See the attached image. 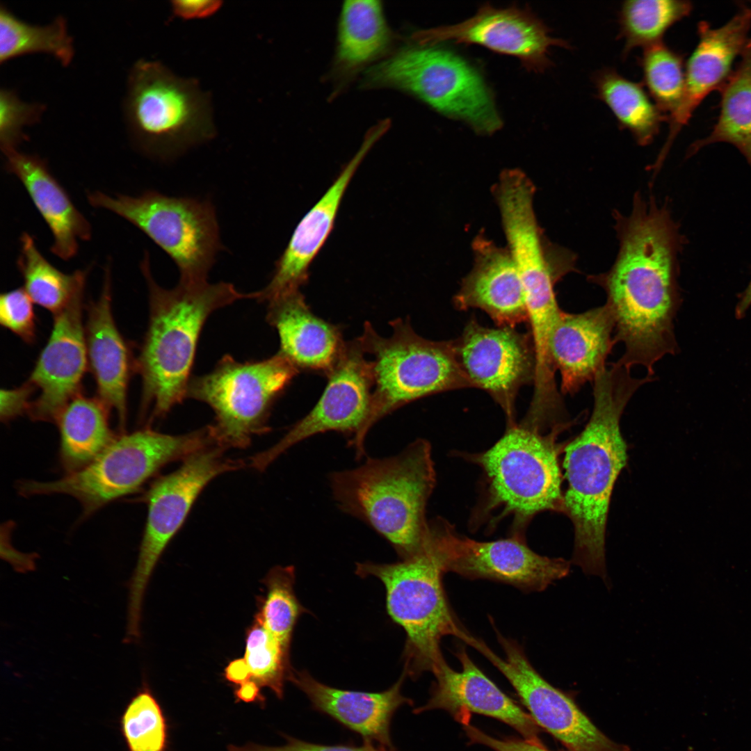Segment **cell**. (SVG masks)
Returning <instances> with one entry per match:
<instances>
[{
	"label": "cell",
	"mask_w": 751,
	"mask_h": 751,
	"mask_svg": "<svg viewBox=\"0 0 751 751\" xmlns=\"http://www.w3.org/2000/svg\"><path fill=\"white\" fill-rule=\"evenodd\" d=\"M284 737L287 740V743L283 746L268 747L249 743L241 747L230 745L228 746V750L229 751H393L382 747L378 748L373 747L371 743H366L362 746L326 745L302 741L286 735Z\"/></svg>",
	"instance_id": "cell-42"
},
{
	"label": "cell",
	"mask_w": 751,
	"mask_h": 751,
	"mask_svg": "<svg viewBox=\"0 0 751 751\" xmlns=\"http://www.w3.org/2000/svg\"><path fill=\"white\" fill-rule=\"evenodd\" d=\"M430 538L443 572L469 579H487L541 591L570 571L569 561L539 555L518 537L480 542L437 522L430 524Z\"/></svg>",
	"instance_id": "cell-14"
},
{
	"label": "cell",
	"mask_w": 751,
	"mask_h": 751,
	"mask_svg": "<svg viewBox=\"0 0 751 751\" xmlns=\"http://www.w3.org/2000/svg\"><path fill=\"white\" fill-rule=\"evenodd\" d=\"M460 366L472 387L487 391L503 409L508 426L515 423L519 390L533 383L535 352L530 331L487 328L471 318L454 340Z\"/></svg>",
	"instance_id": "cell-17"
},
{
	"label": "cell",
	"mask_w": 751,
	"mask_h": 751,
	"mask_svg": "<svg viewBox=\"0 0 751 751\" xmlns=\"http://www.w3.org/2000/svg\"><path fill=\"white\" fill-rule=\"evenodd\" d=\"M150 266L145 252L140 269L149 289L150 318L135 369L142 378V413L150 409L155 419L186 398L197 341L209 316L255 294L241 293L224 282H179L166 289L154 281Z\"/></svg>",
	"instance_id": "cell-3"
},
{
	"label": "cell",
	"mask_w": 751,
	"mask_h": 751,
	"mask_svg": "<svg viewBox=\"0 0 751 751\" xmlns=\"http://www.w3.org/2000/svg\"><path fill=\"white\" fill-rule=\"evenodd\" d=\"M261 582L266 587V595L257 600L258 612L255 618L290 652L293 629L299 617L306 611L294 592L295 568L274 567Z\"/></svg>",
	"instance_id": "cell-36"
},
{
	"label": "cell",
	"mask_w": 751,
	"mask_h": 751,
	"mask_svg": "<svg viewBox=\"0 0 751 751\" xmlns=\"http://www.w3.org/2000/svg\"><path fill=\"white\" fill-rule=\"evenodd\" d=\"M620 248L606 273L590 282L606 293L615 322V339L624 346L616 362L642 366L654 376V365L679 350L675 318L681 305L678 255L684 236L666 206L636 195L629 216L616 214Z\"/></svg>",
	"instance_id": "cell-1"
},
{
	"label": "cell",
	"mask_w": 751,
	"mask_h": 751,
	"mask_svg": "<svg viewBox=\"0 0 751 751\" xmlns=\"http://www.w3.org/2000/svg\"><path fill=\"white\" fill-rule=\"evenodd\" d=\"M631 369L609 364L592 382L593 408L583 430L565 448L567 488L562 512L574 531L572 563L586 574L607 578L605 534L613 486L626 465L620 421L637 390L655 380L633 378Z\"/></svg>",
	"instance_id": "cell-2"
},
{
	"label": "cell",
	"mask_w": 751,
	"mask_h": 751,
	"mask_svg": "<svg viewBox=\"0 0 751 751\" xmlns=\"http://www.w3.org/2000/svg\"><path fill=\"white\" fill-rule=\"evenodd\" d=\"M129 135L144 152L168 158L216 135L211 99L193 78L140 59L131 67L123 104Z\"/></svg>",
	"instance_id": "cell-7"
},
{
	"label": "cell",
	"mask_w": 751,
	"mask_h": 751,
	"mask_svg": "<svg viewBox=\"0 0 751 751\" xmlns=\"http://www.w3.org/2000/svg\"><path fill=\"white\" fill-rule=\"evenodd\" d=\"M35 388L28 382L14 389L1 390L0 417L3 422L27 414L31 403L30 400Z\"/></svg>",
	"instance_id": "cell-44"
},
{
	"label": "cell",
	"mask_w": 751,
	"mask_h": 751,
	"mask_svg": "<svg viewBox=\"0 0 751 751\" xmlns=\"http://www.w3.org/2000/svg\"><path fill=\"white\" fill-rule=\"evenodd\" d=\"M751 306V277L745 289L740 293L735 307V317L743 318Z\"/></svg>",
	"instance_id": "cell-49"
},
{
	"label": "cell",
	"mask_w": 751,
	"mask_h": 751,
	"mask_svg": "<svg viewBox=\"0 0 751 751\" xmlns=\"http://www.w3.org/2000/svg\"><path fill=\"white\" fill-rule=\"evenodd\" d=\"M225 679L239 686L251 679V674L244 658L236 659L230 661L225 669Z\"/></svg>",
	"instance_id": "cell-47"
},
{
	"label": "cell",
	"mask_w": 751,
	"mask_h": 751,
	"mask_svg": "<svg viewBox=\"0 0 751 751\" xmlns=\"http://www.w3.org/2000/svg\"><path fill=\"white\" fill-rule=\"evenodd\" d=\"M15 523L12 521L2 524L1 527V554L4 559L10 561L17 571L32 570L35 567V554H23L16 551L10 544L11 531Z\"/></svg>",
	"instance_id": "cell-46"
},
{
	"label": "cell",
	"mask_w": 751,
	"mask_h": 751,
	"mask_svg": "<svg viewBox=\"0 0 751 751\" xmlns=\"http://www.w3.org/2000/svg\"><path fill=\"white\" fill-rule=\"evenodd\" d=\"M6 168L22 182L53 235L51 251L68 260L79 249V240L91 238V227L76 209L47 163L33 154L13 150L4 153Z\"/></svg>",
	"instance_id": "cell-28"
},
{
	"label": "cell",
	"mask_w": 751,
	"mask_h": 751,
	"mask_svg": "<svg viewBox=\"0 0 751 751\" xmlns=\"http://www.w3.org/2000/svg\"><path fill=\"white\" fill-rule=\"evenodd\" d=\"M443 571L428 534L416 554L395 563H357L356 574L380 579L386 589L388 614L405 631V673L417 677L444 659L440 641L470 635L457 621L443 588Z\"/></svg>",
	"instance_id": "cell-8"
},
{
	"label": "cell",
	"mask_w": 751,
	"mask_h": 751,
	"mask_svg": "<svg viewBox=\"0 0 751 751\" xmlns=\"http://www.w3.org/2000/svg\"><path fill=\"white\" fill-rule=\"evenodd\" d=\"M456 656L461 670L452 669L444 659L438 663L432 670L435 682L430 698L414 712L443 709L463 725H469L471 713L482 714L508 725L527 741L542 743L539 727L531 715L476 665L465 648L458 649Z\"/></svg>",
	"instance_id": "cell-20"
},
{
	"label": "cell",
	"mask_w": 751,
	"mask_h": 751,
	"mask_svg": "<svg viewBox=\"0 0 751 751\" xmlns=\"http://www.w3.org/2000/svg\"><path fill=\"white\" fill-rule=\"evenodd\" d=\"M226 449L209 445L189 455L175 471L156 479L142 495L147 517L136 565L128 582L127 629L140 631L142 607L153 571L165 549L180 529L193 503L216 476L243 467L224 456Z\"/></svg>",
	"instance_id": "cell-13"
},
{
	"label": "cell",
	"mask_w": 751,
	"mask_h": 751,
	"mask_svg": "<svg viewBox=\"0 0 751 751\" xmlns=\"http://www.w3.org/2000/svg\"><path fill=\"white\" fill-rule=\"evenodd\" d=\"M593 79L597 97L609 108L620 127L628 130L638 145L650 144L668 118L645 88L612 68L597 72Z\"/></svg>",
	"instance_id": "cell-31"
},
{
	"label": "cell",
	"mask_w": 751,
	"mask_h": 751,
	"mask_svg": "<svg viewBox=\"0 0 751 751\" xmlns=\"http://www.w3.org/2000/svg\"><path fill=\"white\" fill-rule=\"evenodd\" d=\"M380 136L373 132L360 150L316 205L302 218L295 229L283 254L277 261L274 274L256 299L270 300L292 291L299 290L308 277V268L330 233L344 193L356 169L366 152Z\"/></svg>",
	"instance_id": "cell-24"
},
{
	"label": "cell",
	"mask_w": 751,
	"mask_h": 751,
	"mask_svg": "<svg viewBox=\"0 0 751 751\" xmlns=\"http://www.w3.org/2000/svg\"><path fill=\"white\" fill-rule=\"evenodd\" d=\"M17 268L24 290L33 302L56 315L79 293L84 292L88 271L65 273L53 266L38 250L33 237L24 232L19 239Z\"/></svg>",
	"instance_id": "cell-33"
},
{
	"label": "cell",
	"mask_w": 751,
	"mask_h": 751,
	"mask_svg": "<svg viewBox=\"0 0 751 751\" xmlns=\"http://www.w3.org/2000/svg\"><path fill=\"white\" fill-rule=\"evenodd\" d=\"M268 302L266 319L277 331L278 352L299 371L327 376L345 347L341 328L316 316L299 290Z\"/></svg>",
	"instance_id": "cell-25"
},
{
	"label": "cell",
	"mask_w": 751,
	"mask_h": 751,
	"mask_svg": "<svg viewBox=\"0 0 751 751\" xmlns=\"http://www.w3.org/2000/svg\"><path fill=\"white\" fill-rule=\"evenodd\" d=\"M120 729L128 751H165L166 719L146 683L131 698L120 718Z\"/></svg>",
	"instance_id": "cell-38"
},
{
	"label": "cell",
	"mask_w": 751,
	"mask_h": 751,
	"mask_svg": "<svg viewBox=\"0 0 751 751\" xmlns=\"http://www.w3.org/2000/svg\"><path fill=\"white\" fill-rule=\"evenodd\" d=\"M720 110L712 131L692 144L688 156L715 143L736 147L751 168V40L741 54L737 67L720 88Z\"/></svg>",
	"instance_id": "cell-32"
},
{
	"label": "cell",
	"mask_w": 751,
	"mask_h": 751,
	"mask_svg": "<svg viewBox=\"0 0 751 751\" xmlns=\"http://www.w3.org/2000/svg\"><path fill=\"white\" fill-rule=\"evenodd\" d=\"M84 292L54 315L49 338L27 382L40 391L27 414L33 421L55 423L65 407L81 394L88 354L83 323Z\"/></svg>",
	"instance_id": "cell-19"
},
{
	"label": "cell",
	"mask_w": 751,
	"mask_h": 751,
	"mask_svg": "<svg viewBox=\"0 0 751 751\" xmlns=\"http://www.w3.org/2000/svg\"><path fill=\"white\" fill-rule=\"evenodd\" d=\"M639 61L646 90L668 118L679 106L684 93L682 56L661 42L644 48Z\"/></svg>",
	"instance_id": "cell-37"
},
{
	"label": "cell",
	"mask_w": 751,
	"mask_h": 751,
	"mask_svg": "<svg viewBox=\"0 0 751 751\" xmlns=\"http://www.w3.org/2000/svg\"><path fill=\"white\" fill-rule=\"evenodd\" d=\"M357 339L346 342L321 398L303 418L274 445L250 458V465L264 470L293 446L314 435L335 431L355 436L368 417L373 389L371 360Z\"/></svg>",
	"instance_id": "cell-16"
},
{
	"label": "cell",
	"mask_w": 751,
	"mask_h": 751,
	"mask_svg": "<svg viewBox=\"0 0 751 751\" xmlns=\"http://www.w3.org/2000/svg\"><path fill=\"white\" fill-rule=\"evenodd\" d=\"M568 425L561 423L544 434L515 423L490 449L471 456L486 478L489 511L512 515L519 524L540 512L562 511L556 440Z\"/></svg>",
	"instance_id": "cell-10"
},
{
	"label": "cell",
	"mask_w": 751,
	"mask_h": 751,
	"mask_svg": "<svg viewBox=\"0 0 751 751\" xmlns=\"http://www.w3.org/2000/svg\"><path fill=\"white\" fill-rule=\"evenodd\" d=\"M213 444L208 428L172 435L150 428L118 435L94 461L83 469L48 482H18L20 495L61 494L79 501L82 517L108 503L134 493L162 467Z\"/></svg>",
	"instance_id": "cell-6"
},
{
	"label": "cell",
	"mask_w": 751,
	"mask_h": 751,
	"mask_svg": "<svg viewBox=\"0 0 751 751\" xmlns=\"http://www.w3.org/2000/svg\"><path fill=\"white\" fill-rule=\"evenodd\" d=\"M389 337L378 334L366 321L357 339L371 360L373 389L370 410L360 432L348 440L357 459L364 442L381 419L405 405L435 394L473 387L459 362L454 340L432 341L417 334L409 321L389 322Z\"/></svg>",
	"instance_id": "cell-5"
},
{
	"label": "cell",
	"mask_w": 751,
	"mask_h": 751,
	"mask_svg": "<svg viewBox=\"0 0 751 751\" xmlns=\"http://www.w3.org/2000/svg\"><path fill=\"white\" fill-rule=\"evenodd\" d=\"M617 344L613 316L604 304L580 313L562 312L549 346L551 360L560 376V391L574 396L592 382Z\"/></svg>",
	"instance_id": "cell-23"
},
{
	"label": "cell",
	"mask_w": 751,
	"mask_h": 751,
	"mask_svg": "<svg viewBox=\"0 0 751 751\" xmlns=\"http://www.w3.org/2000/svg\"><path fill=\"white\" fill-rule=\"evenodd\" d=\"M111 302V273L107 265L101 295L88 309L85 327L87 354L97 385V398L110 411H115L121 433L124 434L127 389L133 362L129 346L114 321Z\"/></svg>",
	"instance_id": "cell-26"
},
{
	"label": "cell",
	"mask_w": 751,
	"mask_h": 751,
	"mask_svg": "<svg viewBox=\"0 0 751 751\" xmlns=\"http://www.w3.org/2000/svg\"><path fill=\"white\" fill-rule=\"evenodd\" d=\"M750 28L751 9L745 6L719 28H711L706 22H699V41L687 60L682 99L668 118V135L658 163L663 162L676 136L703 99L725 83L732 72L734 61L749 40Z\"/></svg>",
	"instance_id": "cell-21"
},
{
	"label": "cell",
	"mask_w": 751,
	"mask_h": 751,
	"mask_svg": "<svg viewBox=\"0 0 751 751\" xmlns=\"http://www.w3.org/2000/svg\"><path fill=\"white\" fill-rule=\"evenodd\" d=\"M90 205L108 210L140 229L176 264L183 284L207 282L221 249L214 207L208 200L147 191L137 197L88 194Z\"/></svg>",
	"instance_id": "cell-12"
},
{
	"label": "cell",
	"mask_w": 751,
	"mask_h": 751,
	"mask_svg": "<svg viewBox=\"0 0 751 751\" xmlns=\"http://www.w3.org/2000/svg\"><path fill=\"white\" fill-rule=\"evenodd\" d=\"M474 265L453 298L458 309H480L499 327L528 322L522 279L508 249L484 234L473 240Z\"/></svg>",
	"instance_id": "cell-22"
},
{
	"label": "cell",
	"mask_w": 751,
	"mask_h": 751,
	"mask_svg": "<svg viewBox=\"0 0 751 751\" xmlns=\"http://www.w3.org/2000/svg\"><path fill=\"white\" fill-rule=\"evenodd\" d=\"M328 483L339 509L376 531L401 559L425 544L426 507L435 484L428 441L416 439L395 455L368 457L357 467L331 472Z\"/></svg>",
	"instance_id": "cell-4"
},
{
	"label": "cell",
	"mask_w": 751,
	"mask_h": 751,
	"mask_svg": "<svg viewBox=\"0 0 751 751\" xmlns=\"http://www.w3.org/2000/svg\"><path fill=\"white\" fill-rule=\"evenodd\" d=\"M339 22L337 59L344 70L376 60L389 45L391 33L380 1H344Z\"/></svg>",
	"instance_id": "cell-30"
},
{
	"label": "cell",
	"mask_w": 751,
	"mask_h": 751,
	"mask_svg": "<svg viewBox=\"0 0 751 751\" xmlns=\"http://www.w3.org/2000/svg\"><path fill=\"white\" fill-rule=\"evenodd\" d=\"M463 729L472 743L487 746L494 751H550L542 743H535L524 738H494L471 725L464 726Z\"/></svg>",
	"instance_id": "cell-43"
},
{
	"label": "cell",
	"mask_w": 751,
	"mask_h": 751,
	"mask_svg": "<svg viewBox=\"0 0 751 751\" xmlns=\"http://www.w3.org/2000/svg\"><path fill=\"white\" fill-rule=\"evenodd\" d=\"M690 1L681 0H628L619 12L620 37L624 40L623 55L633 48L643 49L663 42L665 32L689 15Z\"/></svg>",
	"instance_id": "cell-35"
},
{
	"label": "cell",
	"mask_w": 751,
	"mask_h": 751,
	"mask_svg": "<svg viewBox=\"0 0 751 751\" xmlns=\"http://www.w3.org/2000/svg\"><path fill=\"white\" fill-rule=\"evenodd\" d=\"M299 371L281 353L261 361L241 362L224 355L209 373L191 378L186 398L207 404L215 414L208 426L218 446L245 448L266 433L276 400Z\"/></svg>",
	"instance_id": "cell-11"
},
{
	"label": "cell",
	"mask_w": 751,
	"mask_h": 751,
	"mask_svg": "<svg viewBox=\"0 0 751 751\" xmlns=\"http://www.w3.org/2000/svg\"><path fill=\"white\" fill-rule=\"evenodd\" d=\"M32 53L53 56L68 65L74 55L73 39L66 19L59 15L45 25L31 24L0 5V63Z\"/></svg>",
	"instance_id": "cell-34"
},
{
	"label": "cell",
	"mask_w": 751,
	"mask_h": 751,
	"mask_svg": "<svg viewBox=\"0 0 751 751\" xmlns=\"http://www.w3.org/2000/svg\"><path fill=\"white\" fill-rule=\"evenodd\" d=\"M45 106L22 100L14 90L0 89V145L3 153L17 150L27 136L23 128L39 122Z\"/></svg>",
	"instance_id": "cell-40"
},
{
	"label": "cell",
	"mask_w": 751,
	"mask_h": 751,
	"mask_svg": "<svg viewBox=\"0 0 751 751\" xmlns=\"http://www.w3.org/2000/svg\"><path fill=\"white\" fill-rule=\"evenodd\" d=\"M549 32L528 8H496L487 3L462 22L419 31L413 34L412 40L421 45L435 46L447 41L481 45L518 58L528 71L542 72L551 63L550 47L570 48L567 41L551 37Z\"/></svg>",
	"instance_id": "cell-18"
},
{
	"label": "cell",
	"mask_w": 751,
	"mask_h": 751,
	"mask_svg": "<svg viewBox=\"0 0 751 751\" xmlns=\"http://www.w3.org/2000/svg\"><path fill=\"white\" fill-rule=\"evenodd\" d=\"M505 654L500 658L482 640L469 645L483 654L509 681L538 727L571 751H630L601 732L570 697L553 686L532 666L522 647L497 633Z\"/></svg>",
	"instance_id": "cell-15"
},
{
	"label": "cell",
	"mask_w": 751,
	"mask_h": 751,
	"mask_svg": "<svg viewBox=\"0 0 751 751\" xmlns=\"http://www.w3.org/2000/svg\"><path fill=\"white\" fill-rule=\"evenodd\" d=\"M223 3L215 0H175L170 1V7L173 17L189 20L211 17Z\"/></svg>",
	"instance_id": "cell-45"
},
{
	"label": "cell",
	"mask_w": 751,
	"mask_h": 751,
	"mask_svg": "<svg viewBox=\"0 0 751 751\" xmlns=\"http://www.w3.org/2000/svg\"><path fill=\"white\" fill-rule=\"evenodd\" d=\"M260 688L261 687L254 681H248L243 684L237 686V688L234 691V695L236 700L239 701L245 702H252L256 701L264 702L265 699L261 693Z\"/></svg>",
	"instance_id": "cell-48"
},
{
	"label": "cell",
	"mask_w": 751,
	"mask_h": 751,
	"mask_svg": "<svg viewBox=\"0 0 751 751\" xmlns=\"http://www.w3.org/2000/svg\"><path fill=\"white\" fill-rule=\"evenodd\" d=\"M282 645L255 618L245 634L244 659L254 681L261 688L268 687L282 699L286 680L293 671L290 655Z\"/></svg>",
	"instance_id": "cell-39"
},
{
	"label": "cell",
	"mask_w": 751,
	"mask_h": 751,
	"mask_svg": "<svg viewBox=\"0 0 751 751\" xmlns=\"http://www.w3.org/2000/svg\"><path fill=\"white\" fill-rule=\"evenodd\" d=\"M109 412L97 397L79 394L58 415L60 461L67 474L88 465L118 437L109 426Z\"/></svg>",
	"instance_id": "cell-29"
},
{
	"label": "cell",
	"mask_w": 751,
	"mask_h": 751,
	"mask_svg": "<svg viewBox=\"0 0 751 751\" xmlns=\"http://www.w3.org/2000/svg\"><path fill=\"white\" fill-rule=\"evenodd\" d=\"M364 84L407 92L437 111L469 124L481 134L502 126L493 95L469 63L448 49L410 45L375 65Z\"/></svg>",
	"instance_id": "cell-9"
},
{
	"label": "cell",
	"mask_w": 751,
	"mask_h": 751,
	"mask_svg": "<svg viewBox=\"0 0 751 751\" xmlns=\"http://www.w3.org/2000/svg\"><path fill=\"white\" fill-rule=\"evenodd\" d=\"M406 675L387 691L366 693L328 686L305 671L293 670L289 680L305 693L316 710L325 713L364 738L382 748L391 749L390 722L394 712L412 700L401 693Z\"/></svg>",
	"instance_id": "cell-27"
},
{
	"label": "cell",
	"mask_w": 751,
	"mask_h": 751,
	"mask_svg": "<svg viewBox=\"0 0 751 751\" xmlns=\"http://www.w3.org/2000/svg\"><path fill=\"white\" fill-rule=\"evenodd\" d=\"M33 300L24 288L5 292L0 296V323L27 344L36 337Z\"/></svg>",
	"instance_id": "cell-41"
}]
</instances>
